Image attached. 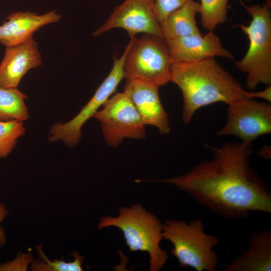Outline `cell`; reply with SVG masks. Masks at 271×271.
Returning <instances> with one entry per match:
<instances>
[{"label":"cell","instance_id":"obj_1","mask_svg":"<svg viewBox=\"0 0 271 271\" xmlns=\"http://www.w3.org/2000/svg\"><path fill=\"white\" fill-rule=\"evenodd\" d=\"M210 148L212 159L185 174L154 181L175 186L224 219H241L252 211L270 213L268 185L250 165L252 143Z\"/></svg>","mask_w":271,"mask_h":271},{"label":"cell","instance_id":"obj_2","mask_svg":"<svg viewBox=\"0 0 271 271\" xmlns=\"http://www.w3.org/2000/svg\"><path fill=\"white\" fill-rule=\"evenodd\" d=\"M170 82L177 85L182 92V119L185 124L204 106L218 102L230 105L242 99H253V92L245 90L215 57L172 63Z\"/></svg>","mask_w":271,"mask_h":271},{"label":"cell","instance_id":"obj_3","mask_svg":"<svg viewBox=\"0 0 271 271\" xmlns=\"http://www.w3.org/2000/svg\"><path fill=\"white\" fill-rule=\"evenodd\" d=\"M116 217H102L97 228L110 226L119 229L130 251L147 252L150 255V271H159L169 258L166 250L160 244L162 236L163 223L152 213L140 204L119 208Z\"/></svg>","mask_w":271,"mask_h":271},{"label":"cell","instance_id":"obj_4","mask_svg":"<svg viewBox=\"0 0 271 271\" xmlns=\"http://www.w3.org/2000/svg\"><path fill=\"white\" fill-rule=\"evenodd\" d=\"M204 228L201 219L189 222L166 220L163 223V238L172 243L171 254L177 258L181 267H191L196 271L217 270L220 261L214 248L220 239L205 233Z\"/></svg>","mask_w":271,"mask_h":271},{"label":"cell","instance_id":"obj_5","mask_svg":"<svg viewBox=\"0 0 271 271\" xmlns=\"http://www.w3.org/2000/svg\"><path fill=\"white\" fill-rule=\"evenodd\" d=\"M240 2L251 20L247 26H238L247 36L249 47L243 57L235 63L246 74V87L252 90L260 84H271L270 3L248 6Z\"/></svg>","mask_w":271,"mask_h":271},{"label":"cell","instance_id":"obj_6","mask_svg":"<svg viewBox=\"0 0 271 271\" xmlns=\"http://www.w3.org/2000/svg\"><path fill=\"white\" fill-rule=\"evenodd\" d=\"M123 65L125 79L140 80L159 87L170 82L171 61L164 39L148 35L130 38Z\"/></svg>","mask_w":271,"mask_h":271},{"label":"cell","instance_id":"obj_7","mask_svg":"<svg viewBox=\"0 0 271 271\" xmlns=\"http://www.w3.org/2000/svg\"><path fill=\"white\" fill-rule=\"evenodd\" d=\"M93 117L100 123L106 144L117 147L126 138H146L145 125L128 94L117 93L110 97Z\"/></svg>","mask_w":271,"mask_h":271},{"label":"cell","instance_id":"obj_8","mask_svg":"<svg viewBox=\"0 0 271 271\" xmlns=\"http://www.w3.org/2000/svg\"><path fill=\"white\" fill-rule=\"evenodd\" d=\"M129 46L127 45L123 54L114 58L112 67L94 94L80 111L74 117L65 123H56L51 127L48 140L51 143L61 141L69 147H75L81 137V128L84 123L95 113L116 91L124 78V62Z\"/></svg>","mask_w":271,"mask_h":271},{"label":"cell","instance_id":"obj_9","mask_svg":"<svg viewBox=\"0 0 271 271\" xmlns=\"http://www.w3.org/2000/svg\"><path fill=\"white\" fill-rule=\"evenodd\" d=\"M270 132V103L245 99L228 105L226 122L217 134L236 136L249 144Z\"/></svg>","mask_w":271,"mask_h":271},{"label":"cell","instance_id":"obj_10","mask_svg":"<svg viewBox=\"0 0 271 271\" xmlns=\"http://www.w3.org/2000/svg\"><path fill=\"white\" fill-rule=\"evenodd\" d=\"M114 28L124 29L130 38L143 33L164 39L154 0H124L92 35L97 37Z\"/></svg>","mask_w":271,"mask_h":271},{"label":"cell","instance_id":"obj_11","mask_svg":"<svg viewBox=\"0 0 271 271\" xmlns=\"http://www.w3.org/2000/svg\"><path fill=\"white\" fill-rule=\"evenodd\" d=\"M171 63L198 61L221 57L234 60L233 54L225 49L213 32L193 34L165 40Z\"/></svg>","mask_w":271,"mask_h":271},{"label":"cell","instance_id":"obj_12","mask_svg":"<svg viewBox=\"0 0 271 271\" xmlns=\"http://www.w3.org/2000/svg\"><path fill=\"white\" fill-rule=\"evenodd\" d=\"M160 87L146 82L126 79L124 87L144 124L156 127L163 134L171 131L168 115L159 94Z\"/></svg>","mask_w":271,"mask_h":271},{"label":"cell","instance_id":"obj_13","mask_svg":"<svg viewBox=\"0 0 271 271\" xmlns=\"http://www.w3.org/2000/svg\"><path fill=\"white\" fill-rule=\"evenodd\" d=\"M6 47L0 63V87L18 88L29 70L42 65L41 53L37 42L33 38Z\"/></svg>","mask_w":271,"mask_h":271},{"label":"cell","instance_id":"obj_14","mask_svg":"<svg viewBox=\"0 0 271 271\" xmlns=\"http://www.w3.org/2000/svg\"><path fill=\"white\" fill-rule=\"evenodd\" d=\"M62 15L53 10L39 15L31 12H17L8 16L0 26V43L6 47L21 43L31 38L44 26L58 22Z\"/></svg>","mask_w":271,"mask_h":271},{"label":"cell","instance_id":"obj_15","mask_svg":"<svg viewBox=\"0 0 271 271\" xmlns=\"http://www.w3.org/2000/svg\"><path fill=\"white\" fill-rule=\"evenodd\" d=\"M248 246L222 269V271H270L271 229L252 233Z\"/></svg>","mask_w":271,"mask_h":271},{"label":"cell","instance_id":"obj_16","mask_svg":"<svg viewBox=\"0 0 271 271\" xmlns=\"http://www.w3.org/2000/svg\"><path fill=\"white\" fill-rule=\"evenodd\" d=\"M199 10V2L188 0L182 6L170 13L161 24L164 39L201 34L196 20Z\"/></svg>","mask_w":271,"mask_h":271},{"label":"cell","instance_id":"obj_17","mask_svg":"<svg viewBox=\"0 0 271 271\" xmlns=\"http://www.w3.org/2000/svg\"><path fill=\"white\" fill-rule=\"evenodd\" d=\"M27 98L18 88L0 87V120H27L29 114L25 101Z\"/></svg>","mask_w":271,"mask_h":271},{"label":"cell","instance_id":"obj_18","mask_svg":"<svg viewBox=\"0 0 271 271\" xmlns=\"http://www.w3.org/2000/svg\"><path fill=\"white\" fill-rule=\"evenodd\" d=\"M38 255L40 258L33 259L31 262L30 269L33 271H81L83 257L76 251L71 255L74 257L72 261L68 262L57 259L50 260L45 254L42 246H37Z\"/></svg>","mask_w":271,"mask_h":271},{"label":"cell","instance_id":"obj_19","mask_svg":"<svg viewBox=\"0 0 271 271\" xmlns=\"http://www.w3.org/2000/svg\"><path fill=\"white\" fill-rule=\"evenodd\" d=\"M229 0H200L199 14L203 27L213 31L227 19Z\"/></svg>","mask_w":271,"mask_h":271},{"label":"cell","instance_id":"obj_20","mask_svg":"<svg viewBox=\"0 0 271 271\" xmlns=\"http://www.w3.org/2000/svg\"><path fill=\"white\" fill-rule=\"evenodd\" d=\"M26 132L23 121L0 120V160L9 156Z\"/></svg>","mask_w":271,"mask_h":271},{"label":"cell","instance_id":"obj_21","mask_svg":"<svg viewBox=\"0 0 271 271\" xmlns=\"http://www.w3.org/2000/svg\"><path fill=\"white\" fill-rule=\"evenodd\" d=\"M188 0H154L157 18L160 23L172 12L179 8Z\"/></svg>","mask_w":271,"mask_h":271},{"label":"cell","instance_id":"obj_22","mask_svg":"<svg viewBox=\"0 0 271 271\" xmlns=\"http://www.w3.org/2000/svg\"><path fill=\"white\" fill-rule=\"evenodd\" d=\"M31 253H19L13 260L0 263V271L26 270L33 259Z\"/></svg>","mask_w":271,"mask_h":271},{"label":"cell","instance_id":"obj_23","mask_svg":"<svg viewBox=\"0 0 271 271\" xmlns=\"http://www.w3.org/2000/svg\"><path fill=\"white\" fill-rule=\"evenodd\" d=\"M8 210L6 205L2 202H0V223L3 221L8 215ZM6 236L5 231L0 225V247H2L6 243Z\"/></svg>","mask_w":271,"mask_h":271},{"label":"cell","instance_id":"obj_24","mask_svg":"<svg viewBox=\"0 0 271 271\" xmlns=\"http://www.w3.org/2000/svg\"><path fill=\"white\" fill-rule=\"evenodd\" d=\"M239 1H242V2H243V1H244V2H249V1H252V0H239Z\"/></svg>","mask_w":271,"mask_h":271}]
</instances>
